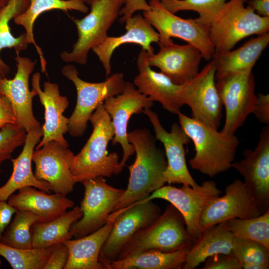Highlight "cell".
I'll use <instances>...</instances> for the list:
<instances>
[{
    "label": "cell",
    "instance_id": "obj_24",
    "mask_svg": "<svg viewBox=\"0 0 269 269\" xmlns=\"http://www.w3.org/2000/svg\"><path fill=\"white\" fill-rule=\"evenodd\" d=\"M42 136L41 128L27 133L21 152L17 158L11 159L12 174L6 183L0 187V200L7 201L16 191L27 186L34 187L47 193L51 191L46 182L36 179L32 169L33 153Z\"/></svg>",
    "mask_w": 269,
    "mask_h": 269
},
{
    "label": "cell",
    "instance_id": "obj_31",
    "mask_svg": "<svg viewBox=\"0 0 269 269\" xmlns=\"http://www.w3.org/2000/svg\"><path fill=\"white\" fill-rule=\"evenodd\" d=\"M82 216L80 207L76 206L53 220L34 223L31 229L32 247L47 248L72 239L71 227Z\"/></svg>",
    "mask_w": 269,
    "mask_h": 269
},
{
    "label": "cell",
    "instance_id": "obj_17",
    "mask_svg": "<svg viewBox=\"0 0 269 269\" xmlns=\"http://www.w3.org/2000/svg\"><path fill=\"white\" fill-rule=\"evenodd\" d=\"M263 213L244 182L236 179L226 186L223 196L214 199L206 207L200 226L203 231L232 219L250 218Z\"/></svg>",
    "mask_w": 269,
    "mask_h": 269
},
{
    "label": "cell",
    "instance_id": "obj_21",
    "mask_svg": "<svg viewBox=\"0 0 269 269\" xmlns=\"http://www.w3.org/2000/svg\"><path fill=\"white\" fill-rule=\"evenodd\" d=\"M159 47L157 53H148V64L159 68L174 83L184 84L198 73L202 56L197 48L189 43L179 45L173 41Z\"/></svg>",
    "mask_w": 269,
    "mask_h": 269
},
{
    "label": "cell",
    "instance_id": "obj_9",
    "mask_svg": "<svg viewBox=\"0 0 269 269\" xmlns=\"http://www.w3.org/2000/svg\"><path fill=\"white\" fill-rule=\"evenodd\" d=\"M161 214L160 208L152 200L134 203L112 212L107 222L114 224L99 256L104 269L115 260L125 244L138 231L148 226Z\"/></svg>",
    "mask_w": 269,
    "mask_h": 269
},
{
    "label": "cell",
    "instance_id": "obj_6",
    "mask_svg": "<svg viewBox=\"0 0 269 269\" xmlns=\"http://www.w3.org/2000/svg\"><path fill=\"white\" fill-rule=\"evenodd\" d=\"M61 73L76 89V104L69 118L68 132L73 137H79L84 134L96 109L109 98L121 93L126 81L122 73H114L101 82L85 81L79 77L78 70L72 64L64 66Z\"/></svg>",
    "mask_w": 269,
    "mask_h": 269
},
{
    "label": "cell",
    "instance_id": "obj_15",
    "mask_svg": "<svg viewBox=\"0 0 269 269\" xmlns=\"http://www.w3.org/2000/svg\"><path fill=\"white\" fill-rule=\"evenodd\" d=\"M244 158L232 163L244 183L264 212L269 209V127H264L253 150H244Z\"/></svg>",
    "mask_w": 269,
    "mask_h": 269
},
{
    "label": "cell",
    "instance_id": "obj_40",
    "mask_svg": "<svg viewBox=\"0 0 269 269\" xmlns=\"http://www.w3.org/2000/svg\"><path fill=\"white\" fill-rule=\"evenodd\" d=\"M50 255L43 269H64L68 259L69 249L63 243L52 246Z\"/></svg>",
    "mask_w": 269,
    "mask_h": 269
},
{
    "label": "cell",
    "instance_id": "obj_44",
    "mask_svg": "<svg viewBox=\"0 0 269 269\" xmlns=\"http://www.w3.org/2000/svg\"><path fill=\"white\" fill-rule=\"evenodd\" d=\"M16 209L6 201L0 200V241Z\"/></svg>",
    "mask_w": 269,
    "mask_h": 269
},
{
    "label": "cell",
    "instance_id": "obj_47",
    "mask_svg": "<svg viewBox=\"0 0 269 269\" xmlns=\"http://www.w3.org/2000/svg\"><path fill=\"white\" fill-rule=\"evenodd\" d=\"M85 3L90 5V4L95 0H83Z\"/></svg>",
    "mask_w": 269,
    "mask_h": 269
},
{
    "label": "cell",
    "instance_id": "obj_45",
    "mask_svg": "<svg viewBox=\"0 0 269 269\" xmlns=\"http://www.w3.org/2000/svg\"><path fill=\"white\" fill-rule=\"evenodd\" d=\"M248 4L260 16L269 17V0H251L248 1Z\"/></svg>",
    "mask_w": 269,
    "mask_h": 269
},
{
    "label": "cell",
    "instance_id": "obj_30",
    "mask_svg": "<svg viewBox=\"0 0 269 269\" xmlns=\"http://www.w3.org/2000/svg\"><path fill=\"white\" fill-rule=\"evenodd\" d=\"M190 248L165 252L148 250L120 260H115L107 269H182Z\"/></svg>",
    "mask_w": 269,
    "mask_h": 269
},
{
    "label": "cell",
    "instance_id": "obj_10",
    "mask_svg": "<svg viewBox=\"0 0 269 269\" xmlns=\"http://www.w3.org/2000/svg\"><path fill=\"white\" fill-rule=\"evenodd\" d=\"M221 194L222 192L217 188L216 183L211 180L205 181L197 187L183 184L181 188H177L168 184L163 185L146 198L135 203L155 199L168 201L182 215L187 232L195 241L202 232L200 219L203 210L212 200Z\"/></svg>",
    "mask_w": 269,
    "mask_h": 269
},
{
    "label": "cell",
    "instance_id": "obj_37",
    "mask_svg": "<svg viewBox=\"0 0 269 269\" xmlns=\"http://www.w3.org/2000/svg\"><path fill=\"white\" fill-rule=\"evenodd\" d=\"M227 0H160L166 10L175 14L180 11L191 10L197 12V20L210 27L215 15Z\"/></svg>",
    "mask_w": 269,
    "mask_h": 269
},
{
    "label": "cell",
    "instance_id": "obj_36",
    "mask_svg": "<svg viewBox=\"0 0 269 269\" xmlns=\"http://www.w3.org/2000/svg\"><path fill=\"white\" fill-rule=\"evenodd\" d=\"M231 253L242 269H268L269 249L255 241L234 237Z\"/></svg>",
    "mask_w": 269,
    "mask_h": 269
},
{
    "label": "cell",
    "instance_id": "obj_26",
    "mask_svg": "<svg viewBox=\"0 0 269 269\" xmlns=\"http://www.w3.org/2000/svg\"><path fill=\"white\" fill-rule=\"evenodd\" d=\"M113 224V221L107 222L91 234L64 242L69 249L68 259L64 269H104L99 261V256Z\"/></svg>",
    "mask_w": 269,
    "mask_h": 269
},
{
    "label": "cell",
    "instance_id": "obj_43",
    "mask_svg": "<svg viewBox=\"0 0 269 269\" xmlns=\"http://www.w3.org/2000/svg\"><path fill=\"white\" fill-rule=\"evenodd\" d=\"M17 123L12 106L8 99L0 96V128L5 125Z\"/></svg>",
    "mask_w": 269,
    "mask_h": 269
},
{
    "label": "cell",
    "instance_id": "obj_27",
    "mask_svg": "<svg viewBox=\"0 0 269 269\" xmlns=\"http://www.w3.org/2000/svg\"><path fill=\"white\" fill-rule=\"evenodd\" d=\"M269 43V32L258 35L234 50L215 52V80L227 74L252 69Z\"/></svg>",
    "mask_w": 269,
    "mask_h": 269
},
{
    "label": "cell",
    "instance_id": "obj_33",
    "mask_svg": "<svg viewBox=\"0 0 269 269\" xmlns=\"http://www.w3.org/2000/svg\"><path fill=\"white\" fill-rule=\"evenodd\" d=\"M224 223L234 237L256 241L269 249V209L256 217L234 218Z\"/></svg>",
    "mask_w": 269,
    "mask_h": 269
},
{
    "label": "cell",
    "instance_id": "obj_28",
    "mask_svg": "<svg viewBox=\"0 0 269 269\" xmlns=\"http://www.w3.org/2000/svg\"><path fill=\"white\" fill-rule=\"evenodd\" d=\"M234 238L224 222L204 230L189 249L182 269H194L216 254L231 253Z\"/></svg>",
    "mask_w": 269,
    "mask_h": 269
},
{
    "label": "cell",
    "instance_id": "obj_35",
    "mask_svg": "<svg viewBox=\"0 0 269 269\" xmlns=\"http://www.w3.org/2000/svg\"><path fill=\"white\" fill-rule=\"evenodd\" d=\"M52 247L21 249L8 246L0 241V255L14 269H43Z\"/></svg>",
    "mask_w": 269,
    "mask_h": 269
},
{
    "label": "cell",
    "instance_id": "obj_32",
    "mask_svg": "<svg viewBox=\"0 0 269 269\" xmlns=\"http://www.w3.org/2000/svg\"><path fill=\"white\" fill-rule=\"evenodd\" d=\"M30 0H9L6 5L0 8V77H7L11 68L1 58V51L5 48H13L16 54L26 50L28 44L26 34L23 32L14 37L10 27L11 20L23 13L28 7Z\"/></svg>",
    "mask_w": 269,
    "mask_h": 269
},
{
    "label": "cell",
    "instance_id": "obj_5",
    "mask_svg": "<svg viewBox=\"0 0 269 269\" xmlns=\"http://www.w3.org/2000/svg\"><path fill=\"white\" fill-rule=\"evenodd\" d=\"M247 0H229L221 8L209 27L215 52L232 50L240 41L253 35L269 32V17L257 14Z\"/></svg>",
    "mask_w": 269,
    "mask_h": 269
},
{
    "label": "cell",
    "instance_id": "obj_12",
    "mask_svg": "<svg viewBox=\"0 0 269 269\" xmlns=\"http://www.w3.org/2000/svg\"><path fill=\"white\" fill-rule=\"evenodd\" d=\"M81 183L85 189L80 207L82 216L70 230L75 238L85 236L104 226L125 190L108 185L103 177Z\"/></svg>",
    "mask_w": 269,
    "mask_h": 269
},
{
    "label": "cell",
    "instance_id": "obj_14",
    "mask_svg": "<svg viewBox=\"0 0 269 269\" xmlns=\"http://www.w3.org/2000/svg\"><path fill=\"white\" fill-rule=\"evenodd\" d=\"M103 104L114 129L112 144H119L122 148L123 156L120 163L123 168L130 157L135 153L134 147L128 140V121L133 115L151 108L153 101L140 93L134 84L126 82L123 92L109 98Z\"/></svg>",
    "mask_w": 269,
    "mask_h": 269
},
{
    "label": "cell",
    "instance_id": "obj_49",
    "mask_svg": "<svg viewBox=\"0 0 269 269\" xmlns=\"http://www.w3.org/2000/svg\"><path fill=\"white\" fill-rule=\"evenodd\" d=\"M1 95H1V93H0V96H1Z\"/></svg>",
    "mask_w": 269,
    "mask_h": 269
},
{
    "label": "cell",
    "instance_id": "obj_18",
    "mask_svg": "<svg viewBox=\"0 0 269 269\" xmlns=\"http://www.w3.org/2000/svg\"><path fill=\"white\" fill-rule=\"evenodd\" d=\"M74 156L68 147L56 141L34 149L32 161L35 165V177L46 182L54 193L66 196L76 183L71 172Z\"/></svg>",
    "mask_w": 269,
    "mask_h": 269
},
{
    "label": "cell",
    "instance_id": "obj_38",
    "mask_svg": "<svg viewBox=\"0 0 269 269\" xmlns=\"http://www.w3.org/2000/svg\"><path fill=\"white\" fill-rule=\"evenodd\" d=\"M26 136L27 132L18 123L8 124L0 128V165L10 159L17 148L23 146Z\"/></svg>",
    "mask_w": 269,
    "mask_h": 269
},
{
    "label": "cell",
    "instance_id": "obj_11",
    "mask_svg": "<svg viewBox=\"0 0 269 269\" xmlns=\"http://www.w3.org/2000/svg\"><path fill=\"white\" fill-rule=\"evenodd\" d=\"M252 69L235 72L216 79V86L225 109V121L221 131L234 134L252 113L257 96Z\"/></svg>",
    "mask_w": 269,
    "mask_h": 269
},
{
    "label": "cell",
    "instance_id": "obj_13",
    "mask_svg": "<svg viewBox=\"0 0 269 269\" xmlns=\"http://www.w3.org/2000/svg\"><path fill=\"white\" fill-rule=\"evenodd\" d=\"M216 66L213 60L189 82L181 85L180 97L191 109L192 118L218 129L222 103L216 86Z\"/></svg>",
    "mask_w": 269,
    "mask_h": 269
},
{
    "label": "cell",
    "instance_id": "obj_46",
    "mask_svg": "<svg viewBox=\"0 0 269 269\" xmlns=\"http://www.w3.org/2000/svg\"><path fill=\"white\" fill-rule=\"evenodd\" d=\"M9 0H0V8L7 4Z\"/></svg>",
    "mask_w": 269,
    "mask_h": 269
},
{
    "label": "cell",
    "instance_id": "obj_19",
    "mask_svg": "<svg viewBox=\"0 0 269 269\" xmlns=\"http://www.w3.org/2000/svg\"><path fill=\"white\" fill-rule=\"evenodd\" d=\"M17 70L13 79L0 77V92L9 101L17 122L27 132L41 128L39 122L34 116L33 98L36 93L30 90L29 80L36 61L17 54L15 57Z\"/></svg>",
    "mask_w": 269,
    "mask_h": 269
},
{
    "label": "cell",
    "instance_id": "obj_22",
    "mask_svg": "<svg viewBox=\"0 0 269 269\" xmlns=\"http://www.w3.org/2000/svg\"><path fill=\"white\" fill-rule=\"evenodd\" d=\"M148 57V53L143 49L138 54L136 61L138 73L134 79V85L153 102H159L164 109L177 115L184 105L180 97L181 85L174 83L161 72L152 70Z\"/></svg>",
    "mask_w": 269,
    "mask_h": 269
},
{
    "label": "cell",
    "instance_id": "obj_29",
    "mask_svg": "<svg viewBox=\"0 0 269 269\" xmlns=\"http://www.w3.org/2000/svg\"><path fill=\"white\" fill-rule=\"evenodd\" d=\"M52 10H74L86 13L89 8L83 0H30L27 9L14 19L16 24L24 28L27 43L35 46L39 57L41 72L46 73V61L41 48L35 40L33 27L36 19L41 14Z\"/></svg>",
    "mask_w": 269,
    "mask_h": 269
},
{
    "label": "cell",
    "instance_id": "obj_7",
    "mask_svg": "<svg viewBox=\"0 0 269 269\" xmlns=\"http://www.w3.org/2000/svg\"><path fill=\"white\" fill-rule=\"evenodd\" d=\"M125 0H95L90 12L82 19H74L78 38L71 51H64L60 57L65 62L85 65L90 50L101 44L108 36Z\"/></svg>",
    "mask_w": 269,
    "mask_h": 269
},
{
    "label": "cell",
    "instance_id": "obj_34",
    "mask_svg": "<svg viewBox=\"0 0 269 269\" xmlns=\"http://www.w3.org/2000/svg\"><path fill=\"white\" fill-rule=\"evenodd\" d=\"M39 217L27 210H16L13 221L4 231L1 242L21 249L32 248V226L40 222Z\"/></svg>",
    "mask_w": 269,
    "mask_h": 269
},
{
    "label": "cell",
    "instance_id": "obj_41",
    "mask_svg": "<svg viewBox=\"0 0 269 269\" xmlns=\"http://www.w3.org/2000/svg\"><path fill=\"white\" fill-rule=\"evenodd\" d=\"M261 123L269 124V95L259 94L252 112Z\"/></svg>",
    "mask_w": 269,
    "mask_h": 269
},
{
    "label": "cell",
    "instance_id": "obj_23",
    "mask_svg": "<svg viewBox=\"0 0 269 269\" xmlns=\"http://www.w3.org/2000/svg\"><path fill=\"white\" fill-rule=\"evenodd\" d=\"M124 23L125 33L118 36H108L92 49L102 63L106 77L111 73V59L118 47L127 43L136 44L149 54H153L154 51L152 43L159 41L157 31L140 14L132 15Z\"/></svg>",
    "mask_w": 269,
    "mask_h": 269
},
{
    "label": "cell",
    "instance_id": "obj_42",
    "mask_svg": "<svg viewBox=\"0 0 269 269\" xmlns=\"http://www.w3.org/2000/svg\"><path fill=\"white\" fill-rule=\"evenodd\" d=\"M150 7L146 0H125L124 4L121 8L120 15L122 17L119 21L123 23L128 18L131 17L137 11H147Z\"/></svg>",
    "mask_w": 269,
    "mask_h": 269
},
{
    "label": "cell",
    "instance_id": "obj_39",
    "mask_svg": "<svg viewBox=\"0 0 269 269\" xmlns=\"http://www.w3.org/2000/svg\"><path fill=\"white\" fill-rule=\"evenodd\" d=\"M202 269H241L240 261L232 254L218 253L205 261Z\"/></svg>",
    "mask_w": 269,
    "mask_h": 269
},
{
    "label": "cell",
    "instance_id": "obj_8",
    "mask_svg": "<svg viewBox=\"0 0 269 269\" xmlns=\"http://www.w3.org/2000/svg\"><path fill=\"white\" fill-rule=\"evenodd\" d=\"M148 4L150 9L144 11L143 16L157 30L159 45L173 41L172 37L177 38L197 48L205 60L212 58L215 48L210 39L209 27L197 18L184 19L169 12L160 0H150Z\"/></svg>",
    "mask_w": 269,
    "mask_h": 269
},
{
    "label": "cell",
    "instance_id": "obj_4",
    "mask_svg": "<svg viewBox=\"0 0 269 269\" xmlns=\"http://www.w3.org/2000/svg\"><path fill=\"white\" fill-rule=\"evenodd\" d=\"M194 242L187 232L181 213L172 204H168L155 220L128 240L116 260L148 250L174 252L190 248Z\"/></svg>",
    "mask_w": 269,
    "mask_h": 269
},
{
    "label": "cell",
    "instance_id": "obj_3",
    "mask_svg": "<svg viewBox=\"0 0 269 269\" xmlns=\"http://www.w3.org/2000/svg\"><path fill=\"white\" fill-rule=\"evenodd\" d=\"M89 121L93 126L92 133L81 151L74 155L71 167L76 183L99 177H110L123 170L118 154L108 152V145L114 136V129L103 104L96 109Z\"/></svg>",
    "mask_w": 269,
    "mask_h": 269
},
{
    "label": "cell",
    "instance_id": "obj_1",
    "mask_svg": "<svg viewBox=\"0 0 269 269\" xmlns=\"http://www.w3.org/2000/svg\"><path fill=\"white\" fill-rule=\"evenodd\" d=\"M127 137L134 148L136 159L128 166L127 187L114 211L146 198L166 183L164 174L167 163L165 152L157 146V140L150 130L134 129L128 132Z\"/></svg>",
    "mask_w": 269,
    "mask_h": 269
},
{
    "label": "cell",
    "instance_id": "obj_20",
    "mask_svg": "<svg viewBox=\"0 0 269 269\" xmlns=\"http://www.w3.org/2000/svg\"><path fill=\"white\" fill-rule=\"evenodd\" d=\"M39 72L34 73L32 78V90L38 96L44 108V123L41 127L42 138L35 149L52 141H57L63 146L68 147L64 134L68 131L69 118L63 115L69 104L68 98L60 94L59 86L55 83L45 82L42 90Z\"/></svg>",
    "mask_w": 269,
    "mask_h": 269
},
{
    "label": "cell",
    "instance_id": "obj_16",
    "mask_svg": "<svg viewBox=\"0 0 269 269\" xmlns=\"http://www.w3.org/2000/svg\"><path fill=\"white\" fill-rule=\"evenodd\" d=\"M152 125L156 140L163 145L167 165L164 172L166 182L168 184H182L197 187L187 167L184 146L190 138L180 125L172 124L170 132L167 131L161 124L157 114L147 108L143 111Z\"/></svg>",
    "mask_w": 269,
    "mask_h": 269
},
{
    "label": "cell",
    "instance_id": "obj_48",
    "mask_svg": "<svg viewBox=\"0 0 269 269\" xmlns=\"http://www.w3.org/2000/svg\"><path fill=\"white\" fill-rule=\"evenodd\" d=\"M1 265H2V261H1V259H0V268L1 266Z\"/></svg>",
    "mask_w": 269,
    "mask_h": 269
},
{
    "label": "cell",
    "instance_id": "obj_2",
    "mask_svg": "<svg viewBox=\"0 0 269 269\" xmlns=\"http://www.w3.org/2000/svg\"><path fill=\"white\" fill-rule=\"evenodd\" d=\"M177 115L179 124L194 145L195 154L189 161L193 169L213 177L232 168L240 143L235 134L218 131L181 112Z\"/></svg>",
    "mask_w": 269,
    "mask_h": 269
},
{
    "label": "cell",
    "instance_id": "obj_25",
    "mask_svg": "<svg viewBox=\"0 0 269 269\" xmlns=\"http://www.w3.org/2000/svg\"><path fill=\"white\" fill-rule=\"evenodd\" d=\"M8 203L16 210H27L40 219V222L53 220L73 208L74 202L66 196L49 194L31 186L23 187L8 198Z\"/></svg>",
    "mask_w": 269,
    "mask_h": 269
}]
</instances>
